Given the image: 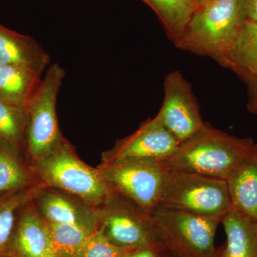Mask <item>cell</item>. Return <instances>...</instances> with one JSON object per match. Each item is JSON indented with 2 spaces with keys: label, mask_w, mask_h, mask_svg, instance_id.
Wrapping results in <instances>:
<instances>
[{
  "label": "cell",
  "mask_w": 257,
  "mask_h": 257,
  "mask_svg": "<svg viewBox=\"0 0 257 257\" xmlns=\"http://www.w3.org/2000/svg\"><path fill=\"white\" fill-rule=\"evenodd\" d=\"M252 138H240L206 122L165 161L170 170L185 171L225 179L252 150Z\"/></svg>",
  "instance_id": "obj_1"
},
{
  "label": "cell",
  "mask_w": 257,
  "mask_h": 257,
  "mask_svg": "<svg viewBox=\"0 0 257 257\" xmlns=\"http://www.w3.org/2000/svg\"><path fill=\"white\" fill-rule=\"evenodd\" d=\"M246 21L243 0H210L196 10L176 47L221 66Z\"/></svg>",
  "instance_id": "obj_2"
},
{
  "label": "cell",
  "mask_w": 257,
  "mask_h": 257,
  "mask_svg": "<svg viewBox=\"0 0 257 257\" xmlns=\"http://www.w3.org/2000/svg\"><path fill=\"white\" fill-rule=\"evenodd\" d=\"M30 167L42 185L67 193L95 207L112 192L100 169L83 162L66 139L50 155Z\"/></svg>",
  "instance_id": "obj_3"
},
{
  "label": "cell",
  "mask_w": 257,
  "mask_h": 257,
  "mask_svg": "<svg viewBox=\"0 0 257 257\" xmlns=\"http://www.w3.org/2000/svg\"><path fill=\"white\" fill-rule=\"evenodd\" d=\"M65 75L60 64H52L27 106L25 155L29 165L50 155L65 139L57 114V97Z\"/></svg>",
  "instance_id": "obj_4"
},
{
  "label": "cell",
  "mask_w": 257,
  "mask_h": 257,
  "mask_svg": "<svg viewBox=\"0 0 257 257\" xmlns=\"http://www.w3.org/2000/svg\"><path fill=\"white\" fill-rule=\"evenodd\" d=\"M158 207L170 208L222 221L231 208L225 179L170 170Z\"/></svg>",
  "instance_id": "obj_5"
},
{
  "label": "cell",
  "mask_w": 257,
  "mask_h": 257,
  "mask_svg": "<svg viewBox=\"0 0 257 257\" xmlns=\"http://www.w3.org/2000/svg\"><path fill=\"white\" fill-rule=\"evenodd\" d=\"M114 192L127 198L147 214L159 206L170 169L165 161L130 159L98 166Z\"/></svg>",
  "instance_id": "obj_6"
},
{
  "label": "cell",
  "mask_w": 257,
  "mask_h": 257,
  "mask_svg": "<svg viewBox=\"0 0 257 257\" xmlns=\"http://www.w3.org/2000/svg\"><path fill=\"white\" fill-rule=\"evenodd\" d=\"M99 229L119 247L138 249L163 245L151 214L114 192L97 207Z\"/></svg>",
  "instance_id": "obj_7"
},
{
  "label": "cell",
  "mask_w": 257,
  "mask_h": 257,
  "mask_svg": "<svg viewBox=\"0 0 257 257\" xmlns=\"http://www.w3.org/2000/svg\"><path fill=\"white\" fill-rule=\"evenodd\" d=\"M162 243L184 257H207L215 251L214 239L220 219L157 207L151 214Z\"/></svg>",
  "instance_id": "obj_8"
},
{
  "label": "cell",
  "mask_w": 257,
  "mask_h": 257,
  "mask_svg": "<svg viewBox=\"0 0 257 257\" xmlns=\"http://www.w3.org/2000/svg\"><path fill=\"white\" fill-rule=\"evenodd\" d=\"M164 93L163 104L157 115L179 143H183L206 124L192 84L180 71H172L164 79Z\"/></svg>",
  "instance_id": "obj_9"
},
{
  "label": "cell",
  "mask_w": 257,
  "mask_h": 257,
  "mask_svg": "<svg viewBox=\"0 0 257 257\" xmlns=\"http://www.w3.org/2000/svg\"><path fill=\"white\" fill-rule=\"evenodd\" d=\"M180 143L165 127L158 115L142 122L132 135L117 140L112 148L101 155V162L130 159L165 160Z\"/></svg>",
  "instance_id": "obj_10"
},
{
  "label": "cell",
  "mask_w": 257,
  "mask_h": 257,
  "mask_svg": "<svg viewBox=\"0 0 257 257\" xmlns=\"http://www.w3.org/2000/svg\"><path fill=\"white\" fill-rule=\"evenodd\" d=\"M33 202L47 222L72 225L92 233L99 229L97 207L67 193L43 186Z\"/></svg>",
  "instance_id": "obj_11"
},
{
  "label": "cell",
  "mask_w": 257,
  "mask_h": 257,
  "mask_svg": "<svg viewBox=\"0 0 257 257\" xmlns=\"http://www.w3.org/2000/svg\"><path fill=\"white\" fill-rule=\"evenodd\" d=\"M6 257H56L48 223L33 200L20 211Z\"/></svg>",
  "instance_id": "obj_12"
},
{
  "label": "cell",
  "mask_w": 257,
  "mask_h": 257,
  "mask_svg": "<svg viewBox=\"0 0 257 257\" xmlns=\"http://www.w3.org/2000/svg\"><path fill=\"white\" fill-rule=\"evenodd\" d=\"M231 207L257 221V143L226 179Z\"/></svg>",
  "instance_id": "obj_13"
},
{
  "label": "cell",
  "mask_w": 257,
  "mask_h": 257,
  "mask_svg": "<svg viewBox=\"0 0 257 257\" xmlns=\"http://www.w3.org/2000/svg\"><path fill=\"white\" fill-rule=\"evenodd\" d=\"M50 57L33 38L0 24V64L23 66L42 76Z\"/></svg>",
  "instance_id": "obj_14"
},
{
  "label": "cell",
  "mask_w": 257,
  "mask_h": 257,
  "mask_svg": "<svg viewBox=\"0 0 257 257\" xmlns=\"http://www.w3.org/2000/svg\"><path fill=\"white\" fill-rule=\"evenodd\" d=\"M221 223L226 236L221 257H257V221L231 207Z\"/></svg>",
  "instance_id": "obj_15"
},
{
  "label": "cell",
  "mask_w": 257,
  "mask_h": 257,
  "mask_svg": "<svg viewBox=\"0 0 257 257\" xmlns=\"http://www.w3.org/2000/svg\"><path fill=\"white\" fill-rule=\"evenodd\" d=\"M41 80V75L28 67L0 64V99L26 109Z\"/></svg>",
  "instance_id": "obj_16"
},
{
  "label": "cell",
  "mask_w": 257,
  "mask_h": 257,
  "mask_svg": "<svg viewBox=\"0 0 257 257\" xmlns=\"http://www.w3.org/2000/svg\"><path fill=\"white\" fill-rule=\"evenodd\" d=\"M221 67L232 71L243 82L257 77V23H244Z\"/></svg>",
  "instance_id": "obj_17"
},
{
  "label": "cell",
  "mask_w": 257,
  "mask_h": 257,
  "mask_svg": "<svg viewBox=\"0 0 257 257\" xmlns=\"http://www.w3.org/2000/svg\"><path fill=\"white\" fill-rule=\"evenodd\" d=\"M148 5L162 24L175 46L183 37L189 20L199 8L198 0H142Z\"/></svg>",
  "instance_id": "obj_18"
},
{
  "label": "cell",
  "mask_w": 257,
  "mask_h": 257,
  "mask_svg": "<svg viewBox=\"0 0 257 257\" xmlns=\"http://www.w3.org/2000/svg\"><path fill=\"white\" fill-rule=\"evenodd\" d=\"M40 184L25 155L0 143V194Z\"/></svg>",
  "instance_id": "obj_19"
},
{
  "label": "cell",
  "mask_w": 257,
  "mask_h": 257,
  "mask_svg": "<svg viewBox=\"0 0 257 257\" xmlns=\"http://www.w3.org/2000/svg\"><path fill=\"white\" fill-rule=\"evenodd\" d=\"M42 184L0 194V257H6L22 208L33 200Z\"/></svg>",
  "instance_id": "obj_20"
},
{
  "label": "cell",
  "mask_w": 257,
  "mask_h": 257,
  "mask_svg": "<svg viewBox=\"0 0 257 257\" xmlns=\"http://www.w3.org/2000/svg\"><path fill=\"white\" fill-rule=\"evenodd\" d=\"M28 114L25 108L12 105L0 99V143L25 155Z\"/></svg>",
  "instance_id": "obj_21"
},
{
  "label": "cell",
  "mask_w": 257,
  "mask_h": 257,
  "mask_svg": "<svg viewBox=\"0 0 257 257\" xmlns=\"http://www.w3.org/2000/svg\"><path fill=\"white\" fill-rule=\"evenodd\" d=\"M48 224L56 257H79L93 234L72 225Z\"/></svg>",
  "instance_id": "obj_22"
},
{
  "label": "cell",
  "mask_w": 257,
  "mask_h": 257,
  "mask_svg": "<svg viewBox=\"0 0 257 257\" xmlns=\"http://www.w3.org/2000/svg\"><path fill=\"white\" fill-rule=\"evenodd\" d=\"M134 250L116 246L99 229L91 235L79 257H128Z\"/></svg>",
  "instance_id": "obj_23"
},
{
  "label": "cell",
  "mask_w": 257,
  "mask_h": 257,
  "mask_svg": "<svg viewBox=\"0 0 257 257\" xmlns=\"http://www.w3.org/2000/svg\"><path fill=\"white\" fill-rule=\"evenodd\" d=\"M247 87V110L251 114L257 115V77L245 81Z\"/></svg>",
  "instance_id": "obj_24"
},
{
  "label": "cell",
  "mask_w": 257,
  "mask_h": 257,
  "mask_svg": "<svg viewBox=\"0 0 257 257\" xmlns=\"http://www.w3.org/2000/svg\"><path fill=\"white\" fill-rule=\"evenodd\" d=\"M243 1L246 21L257 23V0Z\"/></svg>",
  "instance_id": "obj_25"
},
{
  "label": "cell",
  "mask_w": 257,
  "mask_h": 257,
  "mask_svg": "<svg viewBox=\"0 0 257 257\" xmlns=\"http://www.w3.org/2000/svg\"><path fill=\"white\" fill-rule=\"evenodd\" d=\"M163 245L152 246V247H147L138 248L134 250L128 257H160L158 251Z\"/></svg>",
  "instance_id": "obj_26"
},
{
  "label": "cell",
  "mask_w": 257,
  "mask_h": 257,
  "mask_svg": "<svg viewBox=\"0 0 257 257\" xmlns=\"http://www.w3.org/2000/svg\"><path fill=\"white\" fill-rule=\"evenodd\" d=\"M207 257H221V256L220 253H217L216 252V251H214V253H211V254L209 255V256H208Z\"/></svg>",
  "instance_id": "obj_27"
},
{
  "label": "cell",
  "mask_w": 257,
  "mask_h": 257,
  "mask_svg": "<svg viewBox=\"0 0 257 257\" xmlns=\"http://www.w3.org/2000/svg\"><path fill=\"white\" fill-rule=\"evenodd\" d=\"M209 1H210V0H198V3H199V6H201V5L205 4Z\"/></svg>",
  "instance_id": "obj_28"
}]
</instances>
